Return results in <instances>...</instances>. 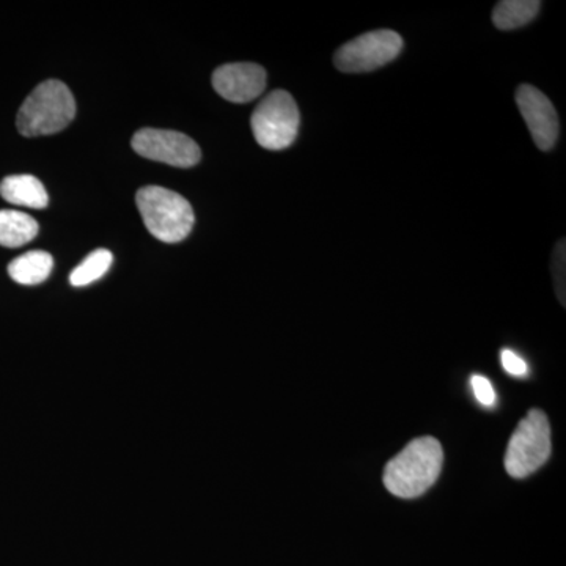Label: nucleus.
I'll return each mask as SVG.
<instances>
[{
	"mask_svg": "<svg viewBox=\"0 0 566 566\" xmlns=\"http://www.w3.org/2000/svg\"><path fill=\"white\" fill-rule=\"evenodd\" d=\"M444 464L441 442L431 436H422L387 463L382 482L390 494L401 499H415L430 490Z\"/></svg>",
	"mask_w": 566,
	"mask_h": 566,
	"instance_id": "f257e3e1",
	"label": "nucleus"
},
{
	"mask_svg": "<svg viewBox=\"0 0 566 566\" xmlns=\"http://www.w3.org/2000/svg\"><path fill=\"white\" fill-rule=\"evenodd\" d=\"M76 102L61 81L41 82L22 103L17 126L22 136L39 137L61 133L73 122Z\"/></svg>",
	"mask_w": 566,
	"mask_h": 566,
	"instance_id": "f03ea898",
	"label": "nucleus"
},
{
	"mask_svg": "<svg viewBox=\"0 0 566 566\" xmlns=\"http://www.w3.org/2000/svg\"><path fill=\"white\" fill-rule=\"evenodd\" d=\"M136 202L145 227L156 240L175 244L191 233L196 216L180 193L161 186H145L137 192Z\"/></svg>",
	"mask_w": 566,
	"mask_h": 566,
	"instance_id": "7ed1b4c3",
	"label": "nucleus"
},
{
	"mask_svg": "<svg viewBox=\"0 0 566 566\" xmlns=\"http://www.w3.org/2000/svg\"><path fill=\"white\" fill-rule=\"evenodd\" d=\"M551 457V427L545 412L531 409L510 438L505 469L513 479H524L538 471Z\"/></svg>",
	"mask_w": 566,
	"mask_h": 566,
	"instance_id": "20e7f679",
	"label": "nucleus"
},
{
	"mask_svg": "<svg viewBox=\"0 0 566 566\" xmlns=\"http://www.w3.org/2000/svg\"><path fill=\"white\" fill-rule=\"evenodd\" d=\"M300 109L289 92L270 93L252 114V132L266 150H285L300 132Z\"/></svg>",
	"mask_w": 566,
	"mask_h": 566,
	"instance_id": "39448f33",
	"label": "nucleus"
},
{
	"mask_svg": "<svg viewBox=\"0 0 566 566\" xmlns=\"http://www.w3.org/2000/svg\"><path fill=\"white\" fill-rule=\"evenodd\" d=\"M403 50V39L397 32L374 31L345 43L334 55L342 73H370L394 62Z\"/></svg>",
	"mask_w": 566,
	"mask_h": 566,
	"instance_id": "423d86ee",
	"label": "nucleus"
},
{
	"mask_svg": "<svg viewBox=\"0 0 566 566\" xmlns=\"http://www.w3.org/2000/svg\"><path fill=\"white\" fill-rule=\"evenodd\" d=\"M133 148L142 158L181 169H189L202 159V151L191 137L167 129H140L134 134Z\"/></svg>",
	"mask_w": 566,
	"mask_h": 566,
	"instance_id": "0eeeda50",
	"label": "nucleus"
},
{
	"mask_svg": "<svg viewBox=\"0 0 566 566\" xmlns=\"http://www.w3.org/2000/svg\"><path fill=\"white\" fill-rule=\"evenodd\" d=\"M516 104L536 147L543 151L553 150L558 139V115L556 107L545 93L534 85L523 84L516 91Z\"/></svg>",
	"mask_w": 566,
	"mask_h": 566,
	"instance_id": "6e6552de",
	"label": "nucleus"
},
{
	"mask_svg": "<svg viewBox=\"0 0 566 566\" xmlns=\"http://www.w3.org/2000/svg\"><path fill=\"white\" fill-rule=\"evenodd\" d=\"M212 87L227 102L251 103L266 88V71L255 63H229L212 73Z\"/></svg>",
	"mask_w": 566,
	"mask_h": 566,
	"instance_id": "1a4fd4ad",
	"label": "nucleus"
},
{
	"mask_svg": "<svg viewBox=\"0 0 566 566\" xmlns=\"http://www.w3.org/2000/svg\"><path fill=\"white\" fill-rule=\"evenodd\" d=\"M0 196L11 205L33 210H43L50 203L43 182L32 175H11L3 178L0 182Z\"/></svg>",
	"mask_w": 566,
	"mask_h": 566,
	"instance_id": "9d476101",
	"label": "nucleus"
},
{
	"mask_svg": "<svg viewBox=\"0 0 566 566\" xmlns=\"http://www.w3.org/2000/svg\"><path fill=\"white\" fill-rule=\"evenodd\" d=\"M39 222L32 216L17 210L0 211V245L21 248L39 234Z\"/></svg>",
	"mask_w": 566,
	"mask_h": 566,
	"instance_id": "9b49d317",
	"label": "nucleus"
},
{
	"mask_svg": "<svg viewBox=\"0 0 566 566\" xmlns=\"http://www.w3.org/2000/svg\"><path fill=\"white\" fill-rule=\"evenodd\" d=\"M54 268L51 253L32 251L18 256L9 264V274L20 285H39L46 281Z\"/></svg>",
	"mask_w": 566,
	"mask_h": 566,
	"instance_id": "f8f14e48",
	"label": "nucleus"
},
{
	"mask_svg": "<svg viewBox=\"0 0 566 566\" xmlns=\"http://www.w3.org/2000/svg\"><path fill=\"white\" fill-rule=\"evenodd\" d=\"M542 9L538 0H504L493 10V22L501 31H513L534 21Z\"/></svg>",
	"mask_w": 566,
	"mask_h": 566,
	"instance_id": "ddd939ff",
	"label": "nucleus"
},
{
	"mask_svg": "<svg viewBox=\"0 0 566 566\" xmlns=\"http://www.w3.org/2000/svg\"><path fill=\"white\" fill-rule=\"evenodd\" d=\"M114 256L107 249H98L91 253L70 275V283L73 286H87L99 281L109 271Z\"/></svg>",
	"mask_w": 566,
	"mask_h": 566,
	"instance_id": "4468645a",
	"label": "nucleus"
},
{
	"mask_svg": "<svg viewBox=\"0 0 566 566\" xmlns=\"http://www.w3.org/2000/svg\"><path fill=\"white\" fill-rule=\"evenodd\" d=\"M471 387L480 405L486 406V408H493V406H495L497 395H495L494 387L491 385L490 379L482 375H474L471 378Z\"/></svg>",
	"mask_w": 566,
	"mask_h": 566,
	"instance_id": "2eb2a0df",
	"label": "nucleus"
},
{
	"mask_svg": "<svg viewBox=\"0 0 566 566\" xmlns=\"http://www.w3.org/2000/svg\"><path fill=\"white\" fill-rule=\"evenodd\" d=\"M554 281H556L558 300L565 304V240L556 245L553 260Z\"/></svg>",
	"mask_w": 566,
	"mask_h": 566,
	"instance_id": "dca6fc26",
	"label": "nucleus"
},
{
	"mask_svg": "<svg viewBox=\"0 0 566 566\" xmlns=\"http://www.w3.org/2000/svg\"><path fill=\"white\" fill-rule=\"evenodd\" d=\"M501 360L502 367L505 368L506 374L517 376V378L527 375L528 368L526 360H524L523 357L517 356V354L512 352V349H504V352L501 353Z\"/></svg>",
	"mask_w": 566,
	"mask_h": 566,
	"instance_id": "f3484780",
	"label": "nucleus"
}]
</instances>
